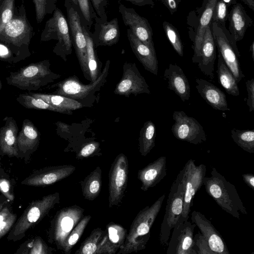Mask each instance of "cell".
Here are the masks:
<instances>
[{
	"label": "cell",
	"mask_w": 254,
	"mask_h": 254,
	"mask_svg": "<svg viewBox=\"0 0 254 254\" xmlns=\"http://www.w3.org/2000/svg\"><path fill=\"white\" fill-rule=\"evenodd\" d=\"M114 94L128 97L140 94H150L148 85L139 71L134 63L125 62L123 74L120 82L116 85Z\"/></svg>",
	"instance_id": "9a60e30c"
},
{
	"label": "cell",
	"mask_w": 254,
	"mask_h": 254,
	"mask_svg": "<svg viewBox=\"0 0 254 254\" xmlns=\"http://www.w3.org/2000/svg\"><path fill=\"white\" fill-rule=\"evenodd\" d=\"M210 27L218 53L221 55L237 83H239L245 75L240 66L239 60L240 54L236 44L232 40L226 28L213 22H211Z\"/></svg>",
	"instance_id": "9c48e42d"
},
{
	"label": "cell",
	"mask_w": 254,
	"mask_h": 254,
	"mask_svg": "<svg viewBox=\"0 0 254 254\" xmlns=\"http://www.w3.org/2000/svg\"><path fill=\"white\" fill-rule=\"evenodd\" d=\"M217 0H209L200 18L193 43L194 54L192 61L196 64L206 28L210 25L213 10Z\"/></svg>",
	"instance_id": "4dcf8cb0"
},
{
	"label": "cell",
	"mask_w": 254,
	"mask_h": 254,
	"mask_svg": "<svg viewBox=\"0 0 254 254\" xmlns=\"http://www.w3.org/2000/svg\"><path fill=\"white\" fill-rule=\"evenodd\" d=\"M84 209L74 205L58 211L52 222L49 233V241L58 249L63 251L66 239L71 231L83 217Z\"/></svg>",
	"instance_id": "ba28073f"
},
{
	"label": "cell",
	"mask_w": 254,
	"mask_h": 254,
	"mask_svg": "<svg viewBox=\"0 0 254 254\" xmlns=\"http://www.w3.org/2000/svg\"><path fill=\"white\" fill-rule=\"evenodd\" d=\"M206 166L201 164L196 166L195 161L189 159L183 169L179 173L184 188L183 213L181 217L188 220L190 209L193 204L194 197L203 186L205 177Z\"/></svg>",
	"instance_id": "30bf717a"
},
{
	"label": "cell",
	"mask_w": 254,
	"mask_h": 254,
	"mask_svg": "<svg viewBox=\"0 0 254 254\" xmlns=\"http://www.w3.org/2000/svg\"><path fill=\"white\" fill-rule=\"evenodd\" d=\"M230 34L233 42H236L244 38L251 18L247 14L244 7L240 4H235L228 14Z\"/></svg>",
	"instance_id": "f1b7e54d"
},
{
	"label": "cell",
	"mask_w": 254,
	"mask_h": 254,
	"mask_svg": "<svg viewBox=\"0 0 254 254\" xmlns=\"http://www.w3.org/2000/svg\"><path fill=\"white\" fill-rule=\"evenodd\" d=\"M173 119L175 123L171 130L178 139L194 145L200 144L207 140L203 127L194 118L188 116L184 111H174Z\"/></svg>",
	"instance_id": "4fadbf2b"
},
{
	"label": "cell",
	"mask_w": 254,
	"mask_h": 254,
	"mask_svg": "<svg viewBox=\"0 0 254 254\" xmlns=\"http://www.w3.org/2000/svg\"><path fill=\"white\" fill-rule=\"evenodd\" d=\"M32 96L39 98L59 110V113L72 115V111L83 107L77 101L58 94H47L40 93H28Z\"/></svg>",
	"instance_id": "f546056e"
},
{
	"label": "cell",
	"mask_w": 254,
	"mask_h": 254,
	"mask_svg": "<svg viewBox=\"0 0 254 254\" xmlns=\"http://www.w3.org/2000/svg\"><path fill=\"white\" fill-rule=\"evenodd\" d=\"M165 197V194L162 195L152 205L139 211L132 222L124 245L117 254L136 253L146 248L151 228L161 210Z\"/></svg>",
	"instance_id": "6da1fadb"
},
{
	"label": "cell",
	"mask_w": 254,
	"mask_h": 254,
	"mask_svg": "<svg viewBox=\"0 0 254 254\" xmlns=\"http://www.w3.org/2000/svg\"><path fill=\"white\" fill-rule=\"evenodd\" d=\"M100 144L96 141H92L85 144L76 155V158L81 159L93 155L99 148Z\"/></svg>",
	"instance_id": "681fc988"
},
{
	"label": "cell",
	"mask_w": 254,
	"mask_h": 254,
	"mask_svg": "<svg viewBox=\"0 0 254 254\" xmlns=\"http://www.w3.org/2000/svg\"><path fill=\"white\" fill-rule=\"evenodd\" d=\"M16 101L27 109L48 110L59 113L58 110L43 100L32 96L28 93L19 94L16 98Z\"/></svg>",
	"instance_id": "f35d334b"
},
{
	"label": "cell",
	"mask_w": 254,
	"mask_h": 254,
	"mask_svg": "<svg viewBox=\"0 0 254 254\" xmlns=\"http://www.w3.org/2000/svg\"><path fill=\"white\" fill-rule=\"evenodd\" d=\"M216 47L210 25L204 32L196 64L200 70L212 80L214 78Z\"/></svg>",
	"instance_id": "ffe728a7"
},
{
	"label": "cell",
	"mask_w": 254,
	"mask_h": 254,
	"mask_svg": "<svg viewBox=\"0 0 254 254\" xmlns=\"http://www.w3.org/2000/svg\"><path fill=\"white\" fill-rule=\"evenodd\" d=\"M195 226V224L181 217L173 228L167 254H196L193 242Z\"/></svg>",
	"instance_id": "5bb4252c"
},
{
	"label": "cell",
	"mask_w": 254,
	"mask_h": 254,
	"mask_svg": "<svg viewBox=\"0 0 254 254\" xmlns=\"http://www.w3.org/2000/svg\"><path fill=\"white\" fill-rule=\"evenodd\" d=\"M118 250L111 244L106 230L93 229L75 254H116Z\"/></svg>",
	"instance_id": "d6986e66"
},
{
	"label": "cell",
	"mask_w": 254,
	"mask_h": 254,
	"mask_svg": "<svg viewBox=\"0 0 254 254\" xmlns=\"http://www.w3.org/2000/svg\"><path fill=\"white\" fill-rule=\"evenodd\" d=\"M216 73L219 83L226 92L234 96H239L238 83L219 53Z\"/></svg>",
	"instance_id": "d6a6232c"
},
{
	"label": "cell",
	"mask_w": 254,
	"mask_h": 254,
	"mask_svg": "<svg viewBox=\"0 0 254 254\" xmlns=\"http://www.w3.org/2000/svg\"><path fill=\"white\" fill-rule=\"evenodd\" d=\"M131 2L132 4L137 6H143L146 4H150L151 0H125Z\"/></svg>",
	"instance_id": "9f6ffc18"
},
{
	"label": "cell",
	"mask_w": 254,
	"mask_h": 254,
	"mask_svg": "<svg viewBox=\"0 0 254 254\" xmlns=\"http://www.w3.org/2000/svg\"><path fill=\"white\" fill-rule=\"evenodd\" d=\"M14 0H3L0 6V34L11 19Z\"/></svg>",
	"instance_id": "bcb514c9"
},
{
	"label": "cell",
	"mask_w": 254,
	"mask_h": 254,
	"mask_svg": "<svg viewBox=\"0 0 254 254\" xmlns=\"http://www.w3.org/2000/svg\"><path fill=\"white\" fill-rule=\"evenodd\" d=\"M210 174L211 176H205L203 180V185L208 194L222 210L234 218L240 219V213L247 215L246 208L235 186L214 167Z\"/></svg>",
	"instance_id": "7a4b0ae2"
},
{
	"label": "cell",
	"mask_w": 254,
	"mask_h": 254,
	"mask_svg": "<svg viewBox=\"0 0 254 254\" xmlns=\"http://www.w3.org/2000/svg\"><path fill=\"white\" fill-rule=\"evenodd\" d=\"M194 249L196 254H215L201 233L198 232L193 235Z\"/></svg>",
	"instance_id": "7dc6e473"
},
{
	"label": "cell",
	"mask_w": 254,
	"mask_h": 254,
	"mask_svg": "<svg viewBox=\"0 0 254 254\" xmlns=\"http://www.w3.org/2000/svg\"><path fill=\"white\" fill-rule=\"evenodd\" d=\"M242 178L244 182L249 187L254 190V176L252 173H247L242 175Z\"/></svg>",
	"instance_id": "11a10c76"
},
{
	"label": "cell",
	"mask_w": 254,
	"mask_h": 254,
	"mask_svg": "<svg viewBox=\"0 0 254 254\" xmlns=\"http://www.w3.org/2000/svg\"><path fill=\"white\" fill-rule=\"evenodd\" d=\"M253 11H254V0H241Z\"/></svg>",
	"instance_id": "680465c9"
},
{
	"label": "cell",
	"mask_w": 254,
	"mask_h": 254,
	"mask_svg": "<svg viewBox=\"0 0 254 254\" xmlns=\"http://www.w3.org/2000/svg\"><path fill=\"white\" fill-rule=\"evenodd\" d=\"M91 218V216L90 215L83 217L71 231L64 244L63 251L64 254H69L70 253L72 248L82 236Z\"/></svg>",
	"instance_id": "8d00e7d4"
},
{
	"label": "cell",
	"mask_w": 254,
	"mask_h": 254,
	"mask_svg": "<svg viewBox=\"0 0 254 254\" xmlns=\"http://www.w3.org/2000/svg\"><path fill=\"white\" fill-rule=\"evenodd\" d=\"M75 5L78 7V4L77 0H70Z\"/></svg>",
	"instance_id": "94428289"
},
{
	"label": "cell",
	"mask_w": 254,
	"mask_h": 254,
	"mask_svg": "<svg viewBox=\"0 0 254 254\" xmlns=\"http://www.w3.org/2000/svg\"><path fill=\"white\" fill-rule=\"evenodd\" d=\"M51 40L58 41L53 51L66 61V56L72 52V45L67 20L58 7L52 17L47 21L41 34V41Z\"/></svg>",
	"instance_id": "52a82bcc"
},
{
	"label": "cell",
	"mask_w": 254,
	"mask_h": 254,
	"mask_svg": "<svg viewBox=\"0 0 254 254\" xmlns=\"http://www.w3.org/2000/svg\"><path fill=\"white\" fill-rule=\"evenodd\" d=\"M156 127L151 121L146 122L141 128L139 136V151L146 156L155 145Z\"/></svg>",
	"instance_id": "e575fe53"
},
{
	"label": "cell",
	"mask_w": 254,
	"mask_h": 254,
	"mask_svg": "<svg viewBox=\"0 0 254 254\" xmlns=\"http://www.w3.org/2000/svg\"><path fill=\"white\" fill-rule=\"evenodd\" d=\"M163 78L168 80V88L185 102L190 96V87L183 70L177 64H170L164 71Z\"/></svg>",
	"instance_id": "d4e9b609"
},
{
	"label": "cell",
	"mask_w": 254,
	"mask_h": 254,
	"mask_svg": "<svg viewBox=\"0 0 254 254\" xmlns=\"http://www.w3.org/2000/svg\"><path fill=\"white\" fill-rule=\"evenodd\" d=\"M70 38L85 78L90 80L87 65L86 40L82 29V20L77 9L70 0H65Z\"/></svg>",
	"instance_id": "8fae6325"
},
{
	"label": "cell",
	"mask_w": 254,
	"mask_h": 254,
	"mask_svg": "<svg viewBox=\"0 0 254 254\" xmlns=\"http://www.w3.org/2000/svg\"><path fill=\"white\" fill-rule=\"evenodd\" d=\"M191 221L198 228L215 254H230L223 237L204 214L194 210L191 214Z\"/></svg>",
	"instance_id": "ac0fdd59"
},
{
	"label": "cell",
	"mask_w": 254,
	"mask_h": 254,
	"mask_svg": "<svg viewBox=\"0 0 254 254\" xmlns=\"http://www.w3.org/2000/svg\"><path fill=\"white\" fill-rule=\"evenodd\" d=\"M1 83H0V90L1 89Z\"/></svg>",
	"instance_id": "be15d7a7"
},
{
	"label": "cell",
	"mask_w": 254,
	"mask_h": 254,
	"mask_svg": "<svg viewBox=\"0 0 254 254\" xmlns=\"http://www.w3.org/2000/svg\"><path fill=\"white\" fill-rule=\"evenodd\" d=\"M94 21V31L92 36L94 46H111L118 42L120 28L117 18L109 21L101 22L97 16Z\"/></svg>",
	"instance_id": "603a6c76"
},
{
	"label": "cell",
	"mask_w": 254,
	"mask_h": 254,
	"mask_svg": "<svg viewBox=\"0 0 254 254\" xmlns=\"http://www.w3.org/2000/svg\"><path fill=\"white\" fill-rule=\"evenodd\" d=\"M228 16L227 3L223 0H217L211 18V21L226 28V21Z\"/></svg>",
	"instance_id": "f6af8a7d"
},
{
	"label": "cell",
	"mask_w": 254,
	"mask_h": 254,
	"mask_svg": "<svg viewBox=\"0 0 254 254\" xmlns=\"http://www.w3.org/2000/svg\"><path fill=\"white\" fill-rule=\"evenodd\" d=\"M40 140V133L37 128L29 120H24L17 137L19 155L28 156L32 153L37 149Z\"/></svg>",
	"instance_id": "83f0119b"
},
{
	"label": "cell",
	"mask_w": 254,
	"mask_h": 254,
	"mask_svg": "<svg viewBox=\"0 0 254 254\" xmlns=\"http://www.w3.org/2000/svg\"></svg>",
	"instance_id": "e7e4bbea"
},
{
	"label": "cell",
	"mask_w": 254,
	"mask_h": 254,
	"mask_svg": "<svg viewBox=\"0 0 254 254\" xmlns=\"http://www.w3.org/2000/svg\"><path fill=\"white\" fill-rule=\"evenodd\" d=\"M164 30L174 50L181 57L184 56L183 45L176 28L168 22L163 24Z\"/></svg>",
	"instance_id": "7bdbcfd3"
},
{
	"label": "cell",
	"mask_w": 254,
	"mask_h": 254,
	"mask_svg": "<svg viewBox=\"0 0 254 254\" xmlns=\"http://www.w3.org/2000/svg\"><path fill=\"white\" fill-rule=\"evenodd\" d=\"M38 23L41 22L47 14L54 12L57 8V0H33Z\"/></svg>",
	"instance_id": "b9f144b4"
},
{
	"label": "cell",
	"mask_w": 254,
	"mask_h": 254,
	"mask_svg": "<svg viewBox=\"0 0 254 254\" xmlns=\"http://www.w3.org/2000/svg\"><path fill=\"white\" fill-rule=\"evenodd\" d=\"M92 5L101 22L107 21L106 8L109 0H91Z\"/></svg>",
	"instance_id": "c3c4849f"
},
{
	"label": "cell",
	"mask_w": 254,
	"mask_h": 254,
	"mask_svg": "<svg viewBox=\"0 0 254 254\" xmlns=\"http://www.w3.org/2000/svg\"><path fill=\"white\" fill-rule=\"evenodd\" d=\"M128 177V162L124 153L118 155L113 162L109 174V207L122 203Z\"/></svg>",
	"instance_id": "7c38bea8"
},
{
	"label": "cell",
	"mask_w": 254,
	"mask_h": 254,
	"mask_svg": "<svg viewBox=\"0 0 254 254\" xmlns=\"http://www.w3.org/2000/svg\"><path fill=\"white\" fill-rule=\"evenodd\" d=\"M172 13L176 11L180 0H161Z\"/></svg>",
	"instance_id": "f5cc1de1"
},
{
	"label": "cell",
	"mask_w": 254,
	"mask_h": 254,
	"mask_svg": "<svg viewBox=\"0 0 254 254\" xmlns=\"http://www.w3.org/2000/svg\"><path fill=\"white\" fill-rule=\"evenodd\" d=\"M184 196V186L179 173L171 187L161 224L159 240L163 246L167 247L171 231L182 215Z\"/></svg>",
	"instance_id": "8992f818"
},
{
	"label": "cell",
	"mask_w": 254,
	"mask_h": 254,
	"mask_svg": "<svg viewBox=\"0 0 254 254\" xmlns=\"http://www.w3.org/2000/svg\"><path fill=\"white\" fill-rule=\"evenodd\" d=\"M106 231L111 244L119 250L124 245L127 230L122 226L111 222L106 226Z\"/></svg>",
	"instance_id": "ab89813d"
},
{
	"label": "cell",
	"mask_w": 254,
	"mask_h": 254,
	"mask_svg": "<svg viewBox=\"0 0 254 254\" xmlns=\"http://www.w3.org/2000/svg\"><path fill=\"white\" fill-rule=\"evenodd\" d=\"M32 28L23 16L12 18L0 34V38L16 46L28 43Z\"/></svg>",
	"instance_id": "44dd1931"
},
{
	"label": "cell",
	"mask_w": 254,
	"mask_h": 254,
	"mask_svg": "<svg viewBox=\"0 0 254 254\" xmlns=\"http://www.w3.org/2000/svg\"><path fill=\"white\" fill-rule=\"evenodd\" d=\"M17 215L12 211L9 203L0 211V239L5 235L15 223Z\"/></svg>",
	"instance_id": "60d3db41"
},
{
	"label": "cell",
	"mask_w": 254,
	"mask_h": 254,
	"mask_svg": "<svg viewBox=\"0 0 254 254\" xmlns=\"http://www.w3.org/2000/svg\"><path fill=\"white\" fill-rule=\"evenodd\" d=\"M60 200V194L57 192L31 202L13 226L7 239L13 242L21 240L26 232L47 215Z\"/></svg>",
	"instance_id": "277c9868"
},
{
	"label": "cell",
	"mask_w": 254,
	"mask_h": 254,
	"mask_svg": "<svg viewBox=\"0 0 254 254\" xmlns=\"http://www.w3.org/2000/svg\"><path fill=\"white\" fill-rule=\"evenodd\" d=\"M250 52H251L252 57L253 61H254V42L253 41L250 46Z\"/></svg>",
	"instance_id": "91938a15"
},
{
	"label": "cell",
	"mask_w": 254,
	"mask_h": 254,
	"mask_svg": "<svg viewBox=\"0 0 254 254\" xmlns=\"http://www.w3.org/2000/svg\"><path fill=\"white\" fill-rule=\"evenodd\" d=\"M102 184V170L98 166L80 182L84 198L90 201L94 200L101 192Z\"/></svg>",
	"instance_id": "1f68e13d"
},
{
	"label": "cell",
	"mask_w": 254,
	"mask_h": 254,
	"mask_svg": "<svg viewBox=\"0 0 254 254\" xmlns=\"http://www.w3.org/2000/svg\"><path fill=\"white\" fill-rule=\"evenodd\" d=\"M110 61L108 60L105 66L97 79L89 84H84L75 75L68 78L51 86L56 88L55 92L62 95L75 100L85 106L89 107L88 101L95 97V93L99 91L106 81Z\"/></svg>",
	"instance_id": "5b68a950"
},
{
	"label": "cell",
	"mask_w": 254,
	"mask_h": 254,
	"mask_svg": "<svg viewBox=\"0 0 254 254\" xmlns=\"http://www.w3.org/2000/svg\"><path fill=\"white\" fill-rule=\"evenodd\" d=\"M12 57V54L5 45L0 43V58L8 61Z\"/></svg>",
	"instance_id": "db71d44e"
},
{
	"label": "cell",
	"mask_w": 254,
	"mask_h": 254,
	"mask_svg": "<svg viewBox=\"0 0 254 254\" xmlns=\"http://www.w3.org/2000/svg\"><path fill=\"white\" fill-rule=\"evenodd\" d=\"M233 141L244 151L254 153V129L233 128L231 131Z\"/></svg>",
	"instance_id": "d590c367"
},
{
	"label": "cell",
	"mask_w": 254,
	"mask_h": 254,
	"mask_svg": "<svg viewBox=\"0 0 254 254\" xmlns=\"http://www.w3.org/2000/svg\"><path fill=\"white\" fill-rule=\"evenodd\" d=\"M86 25L89 29L91 27L97 15L92 5L91 0H77Z\"/></svg>",
	"instance_id": "ee69618b"
},
{
	"label": "cell",
	"mask_w": 254,
	"mask_h": 254,
	"mask_svg": "<svg viewBox=\"0 0 254 254\" xmlns=\"http://www.w3.org/2000/svg\"><path fill=\"white\" fill-rule=\"evenodd\" d=\"M50 65L49 60L29 64L17 71L10 72L6 78L7 83L21 90H38L61 76L52 72Z\"/></svg>",
	"instance_id": "3957f363"
},
{
	"label": "cell",
	"mask_w": 254,
	"mask_h": 254,
	"mask_svg": "<svg viewBox=\"0 0 254 254\" xmlns=\"http://www.w3.org/2000/svg\"><path fill=\"white\" fill-rule=\"evenodd\" d=\"M246 88L248 93V98L245 99L247 105L249 106V112L254 111V78L246 81Z\"/></svg>",
	"instance_id": "f907efd6"
},
{
	"label": "cell",
	"mask_w": 254,
	"mask_h": 254,
	"mask_svg": "<svg viewBox=\"0 0 254 254\" xmlns=\"http://www.w3.org/2000/svg\"><path fill=\"white\" fill-rule=\"evenodd\" d=\"M82 21V29L86 40L87 65L91 82L95 81L99 76L100 66L96 56L95 46L92 39V33L89 31L85 23Z\"/></svg>",
	"instance_id": "836d02e7"
},
{
	"label": "cell",
	"mask_w": 254,
	"mask_h": 254,
	"mask_svg": "<svg viewBox=\"0 0 254 254\" xmlns=\"http://www.w3.org/2000/svg\"><path fill=\"white\" fill-rule=\"evenodd\" d=\"M226 3H228L231 0H223Z\"/></svg>",
	"instance_id": "6125c7cd"
},
{
	"label": "cell",
	"mask_w": 254,
	"mask_h": 254,
	"mask_svg": "<svg viewBox=\"0 0 254 254\" xmlns=\"http://www.w3.org/2000/svg\"><path fill=\"white\" fill-rule=\"evenodd\" d=\"M52 251L53 249L49 247L41 238L38 237L25 242L20 246L16 253L49 254L52 253Z\"/></svg>",
	"instance_id": "74e56055"
},
{
	"label": "cell",
	"mask_w": 254,
	"mask_h": 254,
	"mask_svg": "<svg viewBox=\"0 0 254 254\" xmlns=\"http://www.w3.org/2000/svg\"><path fill=\"white\" fill-rule=\"evenodd\" d=\"M127 37L132 52L145 69L157 75L158 62L155 51L140 41L129 29H127Z\"/></svg>",
	"instance_id": "cb8c5ba5"
},
{
	"label": "cell",
	"mask_w": 254,
	"mask_h": 254,
	"mask_svg": "<svg viewBox=\"0 0 254 254\" xmlns=\"http://www.w3.org/2000/svg\"><path fill=\"white\" fill-rule=\"evenodd\" d=\"M195 86L199 95L214 109L229 111L225 94L219 88L210 82L196 78Z\"/></svg>",
	"instance_id": "484cf974"
},
{
	"label": "cell",
	"mask_w": 254,
	"mask_h": 254,
	"mask_svg": "<svg viewBox=\"0 0 254 254\" xmlns=\"http://www.w3.org/2000/svg\"><path fill=\"white\" fill-rule=\"evenodd\" d=\"M4 121L5 125L0 128V154L9 157H18L17 124L12 117H6Z\"/></svg>",
	"instance_id": "4316f807"
},
{
	"label": "cell",
	"mask_w": 254,
	"mask_h": 254,
	"mask_svg": "<svg viewBox=\"0 0 254 254\" xmlns=\"http://www.w3.org/2000/svg\"><path fill=\"white\" fill-rule=\"evenodd\" d=\"M166 163V156H161L138 170L137 178L141 183L142 190L155 187L167 175Z\"/></svg>",
	"instance_id": "7402d4cb"
},
{
	"label": "cell",
	"mask_w": 254,
	"mask_h": 254,
	"mask_svg": "<svg viewBox=\"0 0 254 254\" xmlns=\"http://www.w3.org/2000/svg\"><path fill=\"white\" fill-rule=\"evenodd\" d=\"M9 201H11L8 199L3 194H1L0 195V211Z\"/></svg>",
	"instance_id": "6f0895ef"
},
{
	"label": "cell",
	"mask_w": 254,
	"mask_h": 254,
	"mask_svg": "<svg viewBox=\"0 0 254 254\" xmlns=\"http://www.w3.org/2000/svg\"><path fill=\"white\" fill-rule=\"evenodd\" d=\"M119 11L124 24L129 27L133 35L152 50L155 51L152 30L147 20L139 15L133 8L127 7L122 3L119 4Z\"/></svg>",
	"instance_id": "2e32d148"
},
{
	"label": "cell",
	"mask_w": 254,
	"mask_h": 254,
	"mask_svg": "<svg viewBox=\"0 0 254 254\" xmlns=\"http://www.w3.org/2000/svg\"><path fill=\"white\" fill-rule=\"evenodd\" d=\"M75 169L70 165L45 167L35 171L22 181L21 184L34 187L50 185L68 177Z\"/></svg>",
	"instance_id": "e0dca14e"
},
{
	"label": "cell",
	"mask_w": 254,
	"mask_h": 254,
	"mask_svg": "<svg viewBox=\"0 0 254 254\" xmlns=\"http://www.w3.org/2000/svg\"><path fill=\"white\" fill-rule=\"evenodd\" d=\"M0 191L8 199L11 201L13 200L14 196L12 190V185L8 179L0 178Z\"/></svg>",
	"instance_id": "816d5d0a"
}]
</instances>
